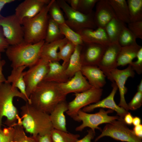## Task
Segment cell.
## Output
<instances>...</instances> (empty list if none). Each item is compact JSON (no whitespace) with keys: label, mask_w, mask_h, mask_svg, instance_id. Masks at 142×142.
<instances>
[{"label":"cell","mask_w":142,"mask_h":142,"mask_svg":"<svg viewBox=\"0 0 142 142\" xmlns=\"http://www.w3.org/2000/svg\"><path fill=\"white\" fill-rule=\"evenodd\" d=\"M67 95L58 83L43 81L31 93L30 104L38 110L49 114L60 103L65 100Z\"/></svg>","instance_id":"obj_1"},{"label":"cell","mask_w":142,"mask_h":142,"mask_svg":"<svg viewBox=\"0 0 142 142\" xmlns=\"http://www.w3.org/2000/svg\"><path fill=\"white\" fill-rule=\"evenodd\" d=\"M21 124L25 131L36 136L50 133L54 129L49 114L41 111L27 102L21 108Z\"/></svg>","instance_id":"obj_2"},{"label":"cell","mask_w":142,"mask_h":142,"mask_svg":"<svg viewBox=\"0 0 142 142\" xmlns=\"http://www.w3.org/2000/svg\"><path fill=\"white\" fill-rule=\"evenodd\" d=\"M16 97L28 102L26 97L11 84L4 83L0 84V128L4 117L6 118L4 124L7 127H13L17 123L21 124V118L13 103V99Z\"/></svg>","instance_id":"obj_3"},{"label":"cell","mask_w":142,"mask_h":142,"mask_svg":"<svg viewBox=\"0 0 142 142\" xmlns=\"http://www.w3.org/2000/svg\"><path fill=\"white\" fill-rule=\"evenodd\" d=\"M45 42L43 40L31 44L23 41L13 45H9L5 51L11 62L12 68L21 66L29 68L36 63L40 59L42 48Z\"/></svg>","instance_id":"obj_4"},{"label":"cell","mask_w":142,"mask_h":142,"mask_svg":"<svg viewBox=\"0 0 142 142\" xmlns=\"http://www.w3.org/2000/svg\"><path fill=\"white\" fill-rule=\"evenodd\" d=\"M54 1L51 0L34 17L24 19L22 21L25 42L34 44L44 40L49 17L48 11Z\"/></svg>","instance_id":"obj_5"},{"label":"cell","mask_w":142,"mask_h":142,"mask_svg":"<svg viewBox=\"0 0 142 142\" xmlns=\"http://www.w3.org/2000/svg\"><path fill=\"white\" fill-rule=\"evenodd\" d=\"M56 1L66 16L65 23L73 31L77 32L84 28L95 29L97 28L94 21V12L84 14L73 9L65 0Z\"/></svg>","instance_id":"obj_6"},{"label":"cell","mask_w":142,"mask_h":142,"mask_svg":"<svg viewBox=\"0 0 142 142\" xmlns=\"http://www.w3.org/2000/svg\"><path fill=\"white\" fill-rule=\"evenodd\" d=\"M113 110L111 109L105 111L103 109L101 108L97 113L89 114L82 110H80L74 120L78 122L82 121V123L76 128L75 130L77 131H82L85 128L88 127L94 132H95L96 129L101 131V128L98 126L99 125L103 123H110L119 117L118 116L108 115L109 113H113Z\"/></svg>","instance_id":"obj_7"},{"label":"cell","mask_w":142,"mask_h":142,"mask_svg":"<svg viewBox=\"0 0 142 142\" xmlns=\"http://www.w3.org/2000/svg\"><path fill=\"white\" fill-rule=\"evenodd\" d=\"M97 137L95 141L105 136H109L115 140L126 142H142L141 139L137 137L133 130L127 127L123 118L119 117L109 123H107Z\"/></svg>","instance_id":"obj_8"},{"label":"cell","mask_w":142,"mask_h":142,"mask_svg":"<svg viewBox=\"0 0 142 142\" xmlns=\"http://www.w3.org/2000/svg\"><path fill=\"white\" fill-rule=\"evenodd\" d=\"M103 91L102 88L92 87L85 91L75 93L74 99L68 103V110L66 113L74 120L82 108L100 101Z\"/></svg>","instance_id":"obj_9"},{"label":"cell","mask_w":142,"mask_h":142,"mask_svg":"<svg viewBox=\"0 0 142 142\" xmlns=\"http://www.w3.org/2000/svg\"><path fill=\"white\" fill-rule=\"evenodd\" d=\"M4 36L9 45H13L24 41V33L21 23L13 14L0 19Z\"/></svg>","instance_id":"obj_10"},{"label":"cell","mask_w":142,"mask_h":142,"mask_svg":"<svg viewBox=\"0 0 142 142\" xmlns=\"http://www.w3.org/2000/svg\"><path fill=\"white\" fill-rule=\"evenodd\" d=\"M48 63L49 62L40 58L36 63L25 71L24 79L26 93L29 98L36 87L43 81L48 70Z\"/></svg>","instance_id":"obj_11"},{"label":"cell","mask_w":142,"mask_h":142,"mask_svg":"<svg viewBox=\"0 0 142 142\" xmlns=\"http://www.w3.org/2000/svg\"><path fill=\"white\" fill-rule=\"evenodd\" d=\"M135 73L131 66L129 65L124 69H119L117 68L111 70L107 77L112 83L115 82L117 85L120 93V101L118 105L128 111V104L126 101L125 95L127 89L125 85L127 79L129 77L133 78Z\"/></svg>","instance_id":"obj_12"},{"label":"cell","mask_w":142,"mask_h":142,"mask_svg":"<svg viewBox=\"0 0 142 142\" xmlns=\"http://www.w3.org/2000/svg\"><path fill=\"white\" fill-rule=\"evenodd\" d=\"M51 1L25 0L17 7L14 14L21 23L23 19L31 18L37 15Z\"/></svg>","instance_id":"obj_13"},{"label":"cell","mask_w":142,"mask_h":142,"mask_svg":"<svg viewBox=\"0 0 142 142\" xmlns=\"http://www.w3.org/2000/svg\"><path fill=\"white\" fill-rule=\"evenodd\" d=\"M106 47L99 44L84 43L80 53L82 66L98 67Z\"/></svg>","instance_id":"obj_14"},{"label":"cell","mask_w":142,"mask_h":142,"mask_svg":"<svg viewBox=\"0 0 142 142\" xmlns=\"http://www.w3.org/2000/svg\"><path fill=\"white\" fill-rule=\"evenodd\" d=\"M112 91L108 96L101 100L83 108L82 110L88 113L97 108H107L115 111L119 117L123 118L128 111L117 105L115 103L114 97L118 89L115 82L112 83Z\"/></svg>","instance_id":"obj_15"},{"label":"cell","mask_w":142,"mask_h":142,"mask_svg":"<svg viewBox=\"0 0 142 142\" xmlns=\"http://www.w3.org/2000/svg\"><path fill=\"white\" fill-rule=\"evenodd\" d=\"M121 46L118 42L107 46L98 67L107 77L110 71L118 67L117 60Z\"/></svg>","instance_id":"obj_16"},{"label":"cell","mask_w":142,"mask_h":142,"mask_svg":"<svg viewBox=\"0 0 142 142\" xmlns=\"http://www.w3.org/2000/svg\"><path fill=\"white\" fill-rule=\"evenodd\" d=\"M116 18L108 0H99L96 4L94 21L97 28H104L113 19Z\"/></svg>","instance_id":"obj_17"},{"label":"cell","mask_w":142,"mask_h":142,"mask_svg":"<svg viewBox=\"0 0 142 142\" xmlns=\"http://www.w3.org/2000/svg\"><path fill=\"white\" fill-rule=\"evenodd\" d=\"M58 84L61 90L67 95L71 93L82 92L93 87L81 71L76 73L67 82Z\"/></svg>","instance_id":"obj_18"},{"label":"cell","mask_w":142,"mask_h":142,"mask_svg":"<svg viewBox=\"0 0 142 142\" xmlns=\"http://www.w3.org/2000/svg\"><path fill=\"white\" fill-rule=\"evenodd\" d=\"M77 32L80 35L84 43L98 44L106 47L111 43L104 28H85Z\"/></svg>","instance_id":"obj_19"},{"label":"cell","mask_w":142,"mask_h":142,"mask_svg":"<svg viewBox=\"0 0 142 142\" xmlns=\"http://www.w3.org/2000/svg\"><path fill=\"white\" fill-rule=\"evenodd\" d=\"M81 71L93 87L100 89L106 84V76L97 66H83Z\"/></svg>","instance_id":"obj_20"},{"label":"cell","mask_w":142,"mask_h":142,"mask_svg":"<svg viewBox=\"0 0 142 142\" xmlns=\"http://www.w3.org/2000/svg\"><path fill=\"white\" fill-rule=\"evenodd\" d=\"M68 109V103L65 100L59 103L49 114L50 119L54 129L67 131L64 113Z\"/></svg>","instance_id":"obj_21"},{"label":"cell","mask_w":142,"mask_h":142,"mask_svg":"<svg viewBox=\"0 0 142 142\" xmlns=\"http://www.w3.org/2000/svg\"><path fill=\"white\" fill-rule=\"evenodd\" d=\"M66 68L58 61L49 62L48 70L43 81L58 84L67 82L69 79L67 74Z\"/></svg>","instance_id":"obj_22"},{"label":"cell","mask_w":142,"mask_h":142,"mask_svg":"<svg viewBox=\"0 0 142 142\" xmlns=\"http://www.w3.org/2000/svg\"><path fill=\"white\" fill-rule=\"evenodd\" d=\"M68 40L64 37L63 39L50 43H45L40 52V58L48 62L58 61V50L62 46L65 44Z\"/></svg>","instance_id":"obj_23"},{"label":"cell","mask_w":142,"mask_h":142,"mask_svg":"<svg viewBox=\"0 0 142 142\" xmlns=\"http://www.w3.org/2000/svg\"><path fill=\"white\" fill-rule=\"evenodd\" d=\"M27 67L21 66L12 68L11 74L6 79V82L11 84L14 87L17 88L24 95L30 103L29 99L28 97L26 91V85L24 79L25 71L24 70Z\"/></svg>","instance_id":"obj_24"},{"label":"cell","mask_w":142,"mask_h":142,"mask_svg":"<svg viewBox=\"0 0 142 142\" xmlns=\"http://www.w3.org/2000/svg\"><path fill=\"white\" fill-rule=\"evenodd\" d=\"M141 47L137 43L121 47L118 57V66H124L130 64L134 59L136 57L138 52Z\"/></svg>","instance_id":"obj_25"},{"label":"cell","mask_w":142,"mask_h":142,"mask_svg":"<svg viewBox=\"0 0 142 142\" xmlns=\"http://www.w3.org/2000/svg\"><path fill=\"white\" fill-rule=\"evenodd\" d=\"M108 1L113 9L116 18L125 24L130 23V16L126 1L125 0Z\"/></svg>","instance_id":"obj_26"},{"label":"cell","mask_w":142,"mask_h":142,"mask_svg":"<svg viewBox=\"0 0 142 142\" xmlns=\"http://www.w3.org/2000/svg\"><path fill=\"white\" fill-rule=\"evenodd\" d=\"M82 45L75 46L66 69L67 74L70 79L77 72L81 71L82 67L80 59V53Z\"/></svg>","instance_id":"obj_27"},{"label":"cell","mask_w":142,"mask_h":142,"mask_svg":"<svg viewBox=\"0 0 142 142\" xmlns=\"http://www.w3.org/2000/svg\"><path fill=\"white\" fill-rule=\"evenodd\" d=\"M125 24L115 18L106 26L104 28L111 43L118 42L119 34Z\"/></svg>","instance_id":"obj_28"},{"label":"cell","mask_w":142,"mask_h":142,"mask_svg":"<svg viewBox=\"0 0 142 142\" xmlns=\"http://www.w3.org/2000/svg\"><path fill=\"white\" fill-rule=\"evenodd\" d=\"M64 37L58 24L49 17L44 40L45 43H51L63 39Z\"/></svg>","instance_id":"obj_29"},{"label":"cell","mask_w":142,"mask_h":142,"mask_svg":"<svg viewBox=\"0 0 142 142\" xmlns=\"http://www.w3.org/2000/svg\"><path fill=\"white\" fill-rule=\"evenodd\" d=\"M126 2L130 22L142 21V0H128Z\"/></svg>","instance_id":"obj_30"},{"label":"cell","mask_w":142,"mask_h":142,"mask_svg":"<svg viewBox=\"0 0 142 142\" xmlns=\"http://www.w3.org/2000/svg\"><path fill=\"white\" fill-rule=\"evenodd\" d=\"M50 134L53 142H76L80 136L78 134H74L54 128Z\"/></svg>","instance_id":"obj_31"},{"label":"cell","mask_w":142,"mask_h":142,"mask_svg":"<svg viewBox=\"0 0 142 142\" xmlns=\"http://www.w3.org/2000/svg\"><path fill=\"white\" fill-rule=\"evenodd\" d=\"M59 25L62 34L68 41L75 46L83 45L84 44V43L80 35L65 23Z\"/></svg>","instance_id":"obj_32"},{"label":"cell","mask_w":142,"mask_h":142,"mask_svg":"<svg viewBox=\"0 0 142 142\" xmlns=\"http://www.w3.org/2000/svg\"><path fill=\"white\" fill-rule=\"evenodd\" d=\"M75 45L70 42L68 41L59 48L58 57L59 60L63 61L62 65L67 68L69 59L73 53Z\"/></svg>","instance_id":"obj_33"},{"label":"cell","mask_w":142,"mask_h":142,"mask_svg":"<svg viewBox=\"0 0 142 142\" xmlns=\"http://www.w3.org/2000/svg\"><path fill=\"white\" fill-rule=\"evenodd\" d=\"M56 0H54L49 9L50 17L59 25L65 23V19L61 10Z\"/></svg>","instance_id":"obj_34"},{"label":"cell","mask_w":142,"mask_h":142,"mask_svg":"<svg viewBox=\"0 0 142 142\" xmlns=\"http://www.w3.org/2000/svg\"><path fill=\"white\" fill-rule=\"evenodd\" d=\"M136 39L135 36L125 25L119 34L118 43L121 47L127 46L137 43Z\"/></svg>","instance_id":"obj_35"},{"label":"cell","mask_w":142,"mask_h":142,"mask_svg":"<svg viewBox=\"0 0 142 142\" xmlns=\"http://www.w3.org/2000/svg\"><path fill=\"white\" fill-rule=\"evenodd\" d=\"M14 130V142H37L33 136H27L21 124L17 123L13 126Z\"/></svg>","instance_id":"obj_36"},{"label":"cell","mask_w":142,"mask_h":142,"mask_svg":"<svg viewBox=\"0 0 142 142\" xmlns=\"http://www.w3.org/2000/svg\"><path fill=\"white\" fill-rule=\"evenodd\" d=\"M99 0H80L77 11L85 14L94 11L93 9Z\"/></svg>","instance_id":"obj_37"},{"label":"cell","mask_w":142,"mask_h":142,"mask_svg":"<svg viewBox=\"0 0 142 142\" xmlns=\"http://www.w3.org/2000/svg\"><path fill=\"white\" fill-rule=\"evenodd\" d=\"M14 133L13 127L0 128V142H14Z\"/></svg>","instance_id":"obj_38"},{"label":"cell","mask_w":142,"mask_h":142,"mask_svg":"<svg viewBox=\"0 0 142 142\" xmlns=\"http://www.w3.org/2000/svg\"><path fill=\"white\" fill-rule=\"evenodd\" d=\"M128 26L136 38L142 39V21L130 22Z\"/></svg>","instance_id":"obj_39"},{"label":"cell","mask_w":142,"mask_h":142,"mask_svg":"<svg viewBox=\"0 0 142 142\" xmlns=\"http://www.w3.org/2000/svg\"><path fill=\"white\" fill-rule=\"evenodd\" d=\"M142 104V93L137 91L128 104V110H135L140 108Z\"/></svg>","instance_id":"obj_40"},{"label":"cell","mask_w":142,"mask_h":142,"mask_svg":"<svg viewBox=\"0 0 142 142\" xmlns=\"http://www.w3.org/2000/svg\"><path fill=\"white\" fill-rule=\"evenodd\" d=\"M136 58L137 60L129 65L134 71L138 74H140L142 73V47L138 52Z\"/></svg>","instance_id":"obj_41"},{"label":"cell","mask_w":142,"mask_h":142,"mask_svg":"<svg viewBox=\"0 0 142 142\" xmlns=\"http://www.w3.org/2000/svg\"><path fill=\"white\" fill-rule=\"evenodd\" d=\"M9 45L4 36L2 27L0 26V53L5 52Z\"/></svg>","instance_id":"obj_42"},{"label":"cell","mask_w":142,"mask_h":142,"mask_svg":"<svg viewBox=\"0 0 142 142\" xmlns=\"http://www.w3.org/2000/svg\"><path fill=\"white\" fill-rule=\"evenodd\" d=\"M87 135L81 139H78L76 142H92L95 135V132L90 129L87 131Z\"/></svg>","instance_id":"obj_43"},{"label":"cell","mask_w":142,"mask_h":142,"mask_svg":"<svg viewBox=\"0 0 142 142\" xmlns=\"http://www.w3.org/2000/svg\"><path fill=\"white\" fill-rule=\"evenodd\" d=\"M34 137L37 142H53L50 133L43 135H38Z\"/></svg>","instance_id":"obj_44"},{"label":"cell","mask_w":142,"mask_h":142,"mask_svg":"<svg viewBox=\"0 0 142 142\" xmlns=\"http://www.w3.org/2000/svg\"><path fill=\"white\" fill-rule=\"evenodd\" d=\"M6 62L2 58L1 53H0V84L6 82L7 80L2 72L3 68L5 65Z\"/></svg>","instance_id":"obj_45"},{"label":"cell","mask_w":142,"mask_h":142,"mask_svg":"<svg viewBox=\"0 0 142 142\" xmlns=\"http://www.w3.org/2000/svg\"><path fill=\"white\" fill-rule=\"evenodd\" d=\"M134 134L138 138L142 139V125L140 124L135 126L133 130Z\"/></svg>","instance_id":"obj_46"},{"label":"cell","mask_w":142,"mask_h":142,"mask_svg":"<svg viewBox=\"0 0 142 142\" xmlns=\"http://www.w3.org/2000/svg\"><path fill=\"white\" fill-rule=\"evenodd\" d=\"M133 118L131 113L128 112L124 116L123 119L126 124L131 125L132 124Z\"/></svg>","instance_id":"obj_47"},{"label":"cell","mask_w":142,"mask_h":142,"mask_svg":"<svg viewBox=\"0 0 142 142\" xmlns=\"http://www.w3.org/2000/svg\"><path fill=\"white\" fill-rule=\"evenodd\" d=\"M80 0H68L65 1L67 3L70 4V6L73 9L77 10H78Z\"/></svg>","instance_id":"obj_48"},{"label":"cell","mask_w":142,"mask_h":142,"mask_svg":"<svg viewBox=\"0 0 142 142\" xmlns=\"http://www.w3.org/2000/svg\"><path fill=\"white\" fill-rule=\"evenodd\" d=\"M15 1L14 0H0V19L4 17L1 13V11L4 7L6 4L12 3Z\"/></svg>","instance_id":"obj_49"},{"label":"cell","mask_w":142,"mask_h":142,"mask_svg":"<svg viewBox=\"0 0 142 142\" xmlns=\"http://www.w3.org/2000/svg\"><path fill=\"white\" fill-rule=\"evenodd\" d=\"M141 123V119L138 116L133 117L132 124L134 126L140 124Z\"/></svg>","instance_id":"obj_50"},{"label":"cell","mask_w":142,"mask_h":142,"mask_svg":"<svg viewBox=\"0 0 142 142\" xmlns=\"http://www.w3.org/2000/svg\"><path fill=\"white\" fill-rule=\"evenodd\" d=\"M137 91L142 93V80L137 87Z\"/></svg>","instance_id":"obj_51"}]
</instances>
